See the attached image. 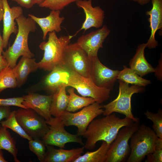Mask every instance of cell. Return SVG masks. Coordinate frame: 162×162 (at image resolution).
Instances as JSON below:
<instances>
[{
    "mask_svg": "<svg viewBox=\"0 0 162 162\" xmlns=\"http://www.w3.org/2000/svg\"><path fill=\"white\" fill-rule=\"evenodd\" d=\"M78 0H45L39 5L40 7L48 8L51 10H60L71 3Z\"/></svg>",
    "mask_w": 162,
    "mask_h": 162,
    "instance_id": "1f68e13d",
    "label": "cell"
},
{
    "mask_svg": "<svg viewBox=\"0 0 162 162\" xmlns=\"http://www.w3.org/2000/svg\"><path fill=\"white\" fill-rule=\"evenodd\" d=\"M136 2L141 5H144L149 3L151 0H128Z\"/></svg>",
    "mask_w": 162,
    "mask_h": 162,
    "instance_id": "f35d334b",
    "label": "cell"
},
{
    "mask_svg": "<svg viewBox=\"0 0 162 162\" xmlns=\"http://www.w3.org/2000/svg\"><path fill=\"white\" fill-rule=\"evenodd\" d=\"M60 10H51L49 14L44 17H38L30 14L28 16L40 26L43 33V39L45 40L49 32L61 31V25L65 18L60 16Z\"/></svg>",
    "mask_w": 162,
    "mask_h": 162,
    "instance_id": "ffe728a7",
    "label": "cell"
},
{
    "mask_svg": "<svg viewBox=\"0 0 162 162\" xmlns=\"http://www.w3.org/2000/svg\"><path fill=\"white\" fill-rule=\"evenodd\" d=\"M8 66V64L5 58L2 55H0V73Z\"/></svg>",
    "mask_w": 162,
    "mask_h": 162,
    "instance_id": "74e56055",
    "label": "cell"
},
{
    "mask_svg": "<svg viewBox=\"0 0 162 162\" xmlns=\"http://www.w3.org/2000/svg\"><path fill=\"white\" fill-rule=\"evenodd\" d=\"M146 47V43L139 44L129 63L130 68L141 77L155 71V69L148 62L145 57V50Z\"/></svg>",
    "mask_w": 162,
    "mask_h": 162,
    "instance_id": "7402d4cb",
    "label": "cell"
},
{
    "mask_svg": "<svg viewBox=\"0 0 162 162\" xmlns=\"http://www.w3.org/2000/svg\"><path fill=\"white\" fill-rule=\"evenodd\" d=\"M152 7L146 13L149 16L148 20L151 29V34L146 43V47L149 49L155 48L158 45V41L155 38L158 30H162V0H151Z\"/></svg>",
    "mask_w": 162,
    "mask_h": 162,
    "instance_id": "ac0fdd59",
    "label": "cell"
},
{
    "mask_svg": "<svg viewBox=\"0 0 162 162\" xmlns=\"http://www.w3.org/2000/svg\"><path fill=\"white\" fill-rule=\"evenodd\" d=\"M18 122L33 139H42L49 130L46 121L33 110L20 108L16 110Z\"/></svg>",
    "mask_w": 162,
    "mask_h": 162,
    "instance_id": "9c48e42d",
    "label": "cell"
},
{
    "mask_svg": "<svg viewBox=\"0 0 162 162\" xmlns=\"http://www.w3.org/2000/svg\"><path fill=\"white\" fill-rule=\"evenodd\" d=\"M11 112L10 106H0V123L3 119L9 116Z\"/></svg>",
    "mask_w": 162,
    "mask_h": 162,
    "instance_id": "d590c367",
    "label": "cell"
},
{
    "mask_svg": "<svg viewBox=\"0 0 162 162\" xmlns=\"http://www.w3.org/2000/svg\"><path fill=\"white\" fill-rule=\"evenodd\" d=\"M23 101V99L22 97L0 98V106H14L27 109L22 104Z\"/></svg>",
    "mask_w": 162,
    "mask_h": 162,
    "instance_id": "836d02e7",
    "label": "cell"
},
{
    "mask_svg": "<svg viewBox=\"0 0 162 162\" xmlns=\"http://www.w3.org/2000/svg\"><path fill=\"white\" fill-rule=\"evenodd\" d=\"M72 70L64 65L54 68L45 77L42 82L44 89L52 94L61 87H67L68 78Z\"/></svg>",
    "mask_w": 162,
    "mask_h": 162,
    "instance_id": "e0dca14e",
    "label": "cell"
},
{
    "mask_svg": "<svg viewBox=\"0 0 162 162\" xmlns=\"http://www.w3.org/2000/svg\"><path fill=\"white\" fill-rule=\"evenodd\" d=\"M117 79L128 84L142 87L151 83L150 80L142 78L130 68L125 65L123 66V69L119 71Z\"/></svg>",
    "mask_w": 162,
    "mask_h": 162,
    "instance_id": "4316f807",
    "label": "cell"
},
{
    "mask_svg": "<svg viewBox=\"0 0 162 162\" xmlns=\"http://www.w3.org/2000/svg\"><path fill=\"white\" fill-rule=\"evenodd\" d=\"M69 94L68 104L67 111L74 112L96 102L95 100L90 97L80 96L74 92L73 87L67 90Z\"/></svg>",
    "mask_w": 162,
    "mask_h": 162,
    "instance_id": "484cf974",
    "label": "cell"
},
{
    "mask_svg": "<svg viewBox=\"0 0 162 162\" xmlns=\"http://www.w3.org/2000/svg\"><path fill=\"white\" fill-rule=\"evenodd\" d=\"M52 96V94L45 95L30 92L22 97V104L27 109L33 110L47 121L52 117L50 108Z\"/></svg>",
    "mask_w": 162,
    "mask_h": 162,
    "instance_id": "9a60e30c",
    "label": "cell"
},
{
    "mask_svg": "<svg viewBox=\"0 0 162 162\" xmlns=\"http://www.w3.org/2000/svg\"><path fill=\"white\" fill-rule=\"evenodd\" d=\"M110 145L103 141L100 147L93 152H87L81 155L73 162H105Z\"/></svg>",
    "mask_w": 162,
    "mask_h": 162,
    "instance_id": "cb8c5ba5",
    "label": "cell"
},
{
    "mask_svg": "<svg viewBox=\"0 0 162 162\" xmlns=\"http://www.w3.org/2000/svg\"><path fill=\"white\" fill-rule=\"evenodd\" d=\"M73 37V35H70L58 37L56 32H49L48 40L42 42L39 45L44 53L42 59L38 62L39 68L50 71L63 65L65 49Z\"/></svg>",
    "mask_w": 162,
    "mask_h": 162,
    "instance_id": "3957f363",
    "label": "cell"
},
{
    "mask_svg": "<svg viewBox=\"0 0 162 162\" xmlns=\"http://www.w3.org/2000/svg\"><path fill=\"white\" fill-rule=\"evenodd\" d=\"M134 122L126 117L121 118L115 114L94 119L89 124L82 136L86 139L85 148L92 150L97 143L102 141L110 145L115 140L119 130L124 126H128Z\"/></svg>",
    "mask_w": 162,
    "mask_h": 162,
    "instance_id": "6da1fadb",
    "label": "cell"
},
{
    "mask_svg": "<svg viewBox=\"0 0 162 162\" xmlns=\"http://www.w3.org/2000/svg\"><path fill=\"white\" fill-rule=\"evenodd\" d=\"M49 125L48 131L42 138L45 145L65 148L68 143L75 142L82 145L84 144L80 136L67 131L59 117H52L46 121Z\"/></svg>",
    "mask_w": 162,
    "mask_h": 162,
    "instance_id": "30bf717a",
    "label": "cell"
},
{
    "mask_svg": "<svg viewBox=\"0 0 162 162\" xmlns=\"http://www.w3.org/2000/svg\"><path fill=\"white\" fill-rule=\"evenodd\" d=\"M16 87L17 82L13 68L8 66L0 73V93L7 88Z\"/></svg>",
    "mask_w": 162,
    "mask_h": 162,
    "instance_id": "f1b7e54d",
    "label": "cell"
},
{
    "mask_svg": "<svg viewBox=\"0 0 162 162\" xmlns=\"http://www.w3.org/2000/svg\"><path fill=\"white\" fill-rule=\"evenodd\" d=\"M110 32L107 26L104 25L97 30L82 35L78 38L76 43L91 59L98 56V50L103 47V42Z\"/></svg>",
    "mask_w": 162,
    "mask_h": 162,
    "instance_id": "7c38bea8",
    "label": "cell"
},
{
    "mask_svg": "<svg viewBox=\"0 0 162 162\" xmlns=\"http://www.w3.org/2000/svg\"><path fill=\"white\" fill-rule=\"evenodd\" d=\"M0 150H6L13 156L15 162H20L17 158L16 141L7 128L2 126L0 127Z\"/></svg>",
    "mask_w": 162,
    "mask_h": 162,
    "instance_id": "d4e9b609",
    "label": "cell"
},
{
    "mask_svg": "<svg viewBox=\"0 0 162 162\" xmlns=\"http://www.w3.org/2000/svg\"><path fill=\"white\" fill-rule=\"evenodd\" d=\"M15 113L16 110L11 111L6 120L1 121V126L10 129L22 138L28 141L33 139L26 132L19 124L16 118Z\"/></svg>",
    "mask_w": 162,
    "mask_h": 162,
    "instance_id": "83f0119b",
    "label": "cell"
},
{
    "mask_svg": "<svg viewBox=\"0 0 162 162\" xmlns=\"http://www.w3.org/2000/svg\"><path fill=\"white\" fill-rule=\"evenodd\" d=\"M158 138L151 127L143 124L140 125L130 139V153L127 162L142 161L155 150Z\"/></svg>",
    "mask_w": 162,
    "mask_h": 162,
    "instance_id": "277c9868",
    "label": "cell"
},
{
    "mask_svg": "<svg viewBox=\"0 0 162 162\" xmlns=\"http://www.w3.org/2000/svg\"><path fill=\"white\" fill-rule=\"evenodd\" d=\"M66 87H61L52 94L50 111L51 115L54 117H60L67 111L69 95L66 94Z\"/></svg>",
    "mask_w": 162,
    "mask_h": 162,
    "instance_id": "603a6c76",
    "label": "cell"
},
{
    "mask_svg": "<svg viewBox=\"0 0 162 162\" xmlns=\"http://www.w3.org/2000/svg\"><path fill=\"white\" fill-rule=\"evenodd\" d=\"M146 156L145 162H162V139L158 138L155 150Z\"/></svg>",
    "mask_w": 162,
    "mask_h": 162,
    "instance_id": "d6a6232c",
    "label": "cell"
},
{
    "mask_svg": "<svg viewBox=\"0 0 162 162\" xmlns=\"http://www.w3.org/2000/svg\"><path fill=\"white\" fill-rule=\"evenodd\" d=\"M3 0H0V8H3Z\"/></svg>",
    "mask_w": 162,
    "mask_h": 162,
    "instance_id": "b9f144b4",
    "label": "cell"
},
{
    "mask_svg": "<svg viewBox=\"0 0 162 162\" xmlns=\"http://www.w3.org/2000/svg\"><path fill=\"white\" fill-rule=\"evenodd\" d=\"M140 122H133L121 128L108 151L105 162H121L128 156L130 149L129 141L138 128Z\"/></svg>",
    "mask_w": 162,
    "mask_h": 162,
    "instance_id": "ba28073f",
    "label": "cell"
},
{
    "mask_svg": "<svg viewBox=\"0 0 162 162\" xmlns=\"http://www.w3.org/2000/svg\"><path fill=\"white\" fill-rule=\"evenodd\" d=\"M29 149L37 156L40 162H44L46 152V146L40 139H33L28 140Z\"/></svg>",
    "mask_w": 162,
    "mask_h": 162,
    "instance_id": "4dcf8cb0",
    "label": "cell"
},
{
    "mask_svg": "<svg viewBox=\"0 0 162 162\" xmlns=\"http://www.w3.org/2000/svg\"><path fill=\"white\" fill-rule=\"evenodd\" d=\"M3 4L4 13L2 38L3 48H6L11 34L13 33L16 34L17 33L18 30L15 20L23 14V11L20 6H14L10 8L7 0H3Z\"/></svg>",
    "mask_w": 162,
    "mask_h": 162,
    "instance_id": "2e32d148",
    "label": "cell"
},
{
    "mask_svg": "<svg viewBox=\"0 0 162 162\" xmlns=\"http://www.w3.org/2000/svg\"><path fill=\"white\" fill-rule=\"evenodd\" d=\"M67 86L75 88L83 97L92 98L100 104L110 97V89L97 86L90 78L82 76L72 70L68 78Z\"/></svg>",
    "mask_w": 162,
    "mask_h": 162,
    "instance_id": "52a82bcc",
    "label": "cell"
},
{
    "mask_svg": "<svg viewBox=\"0 0 162 162\" xmlns=\"http://www.w3.org/2000/svg\"><path fill=\"white\" fill-rule=\"evenodd\" d=\"M119 93L117 98L108 104L103 106L105 116L117 112L123 114L125 117L132 119L134 122H140L139 118L135 117L132 114L131 100L132 95L141 93L144 91L143 87L129 84L119 80Z\"/></svg>",
    "mask_w": 162,
    "mask_h": 162,
    "instance_id": "5b68a950",
    "label": "cell"
},
{
    "mask_svg": "<svg viewBox=\"0 0 162 162\" xmlns=\"http://www.w3.org/2000/svg\"><path fill=\"white\" fill-rule=\"evenodd\" d=\"M15 20L18 26L16 38L12 45L2 53L8 66L12 68L16 65L20 56L30 58L34 56V54L29 48L28 40L29 33L35 32L37 29L36 23L29 17H26L22 14Z\"/></svg>",
    "mask_w": 162,
    "mask_h": 162,
    "instance_id": "7a4b0ae2",
    "label": "cell"
},
{
    "mask_svg": "<svg viewBox=\"0 0 162 162\" xmlns=\"http://www.w3.org/2000/svg\"><path fill=\"white\" fill-rule=\"evenodd\" d=\"M45 145L47 149L44 162H73L82 155L85 149L84 146L69 150L57 149L53 146Z\"/></svg>",
    "mask_w": 162,
    "mask_h": 162,
    "instance_id": "d6986e66",
    "label": "cell"
},
{
    "mask_svg": "<svg viewBox=\"0 0 162 162\" xmlns=\"http://www.w3.org/2000/svg\"><path fill=\"white\" fill-rule=\"evenodd\" d=\"M3 155V153L2 150H0V162H7Z\"/></svg>",
    "mask_w": 162,
    "mask_h": 162,
    "instance_id": "ab89813d",
    "label": "cell"
},
{
    "mask_svg": "<svg viewBox=\"0 0 162 162\" xmlns=\"http://www.w3.org/2000/svg\"><path fill=\"white\" fill-rule=\"evenodd\" d=\"M16 2L20 6L29 9L36 4L35 0H12Z\"/></svg>",
    "mask_w": 162,
    "mask_h": 162,
    "instance_id": "e575fe53",
    "label": "cell"
},
{
    "mask_svg": "<svg viewBox=\"0 0 162 162\" xmlns=\"http://www.w3.org/2000/svg\"><path fill=\"white\" fill-rule=\"evenodd\" d=\"M45 0H35L36 4L39 5L42 3Z\"/></svg>",
    "mask_w": 162,
    "mask_h": 162,
    "instance_id": "60d3db41",
    "label": "cell"
},
{
    "mask_svg": "<svg viewBox=\"0 0 162 162\" xmlns=\"http://www.w3.org/2000/svg\"><path fill=\"white\" fill-rule=\"evenodd\" d=\"M38 68V63L35 58L22 56L18 63L13 68L17 82V87H20L24 84L28 75Z\"/></svg>",
    "mask_w": 162,
    "mask_h": 162,
    "instance_id": "44dd1931",
    "label": "cell"
},
{
    "mask_svg": "<svg viewBox=\"0 0 162 162\" xmlns=\"http://www.w3.org/2000/svg\"><path fill=\"white\" fill-rule=\"evenodd\" d=\"M148 119L153 122L152 128L158 136L162 139V111L159 109L157 113H154L148 110L144 112Z\"/></svg>",
    "mask_w": 162,
    "mask_h": 162,
    "instance_id": "f546056e",
    "label": "cell"
},
{
    "mask_svg": "<svg viewBox=\"0 0 162 162\" xmlns=\"http://www.w3.org/2000/svg\"><path fill=\"white\" fill-rule=\"evenodd\" d=\"M91 63V59L76 42L67 46L64 56V65L82 76L90 78Z\"/></svg>",
    "mask_w": 162,
    "mask_h": 162,
    "instance_id": "8fae6325",
    "label": "cell"
},
{
    "mask_svg": "<svg viewBox=\"0 0 162 162\" xmlns=\"http://www.w3.org/2000/svg\"><path fill=\"white\" fill-rule=\"evenodd\" d=\"M4 11L3 8H0V22L3 20ZM3 38L0 33V55H2L3 49Z\"/></svg>",
    "mask_w": 162,
    "mask_h": 162,
    "instance_id": "8d00e7d4",
    "label": "cell"
},
{
    "mask_svg": "<svg viewBox=\"0 0 162 162\" xmlns=\"http://www.w3.org/2000/svg\"><path fill=\"white\" fill-rule=\"evenodd\" d=\"M76 6L82 9L85 15V19L80 28L73 37L80 31L84 32L92 28H99L103 25L105 17L104 10L99 6L93 7L92 0H78L76 2Z\"/></svg>",
    "mask_w": 162,
    "mask_h": 162,
    "instance_id": "5bb4252c",
    "label": "cell"
},
{
    "mask_svg": "<svg viewBox=\"0 0 162 162\" xmlns=\"http://www.w3.org/2000/svg\"><path fill=\"white\" fill-rule=\"evenodd\" d=\"M103 106L95 102L75 113L65 112L58 117L65 126H74L77 128V134L82 136L86 130L89 124L104 112Z\"/></svg>",
    "mask_w": 162,
    "mask_h": 162,
    "instance_id": "8992f818",
    "label": "cell"
},
{
    "mask_svg": "<svg viewBox=\"0 0 162 162\" xmlns=\"http://www.w3.org/2000/svg\"><path fill=\"white\" fill-rule=\"evenodd\" d=\"M91 60L90 78L97 86L111 89L117 79L119 71L112 70L104 65L98 56Z\"/></svg>",
    "mask_w": 162,
    "mask_h": 162,
    "instance_id": "4fadbf2b",
    "label": "cell"
}]
</instances>
